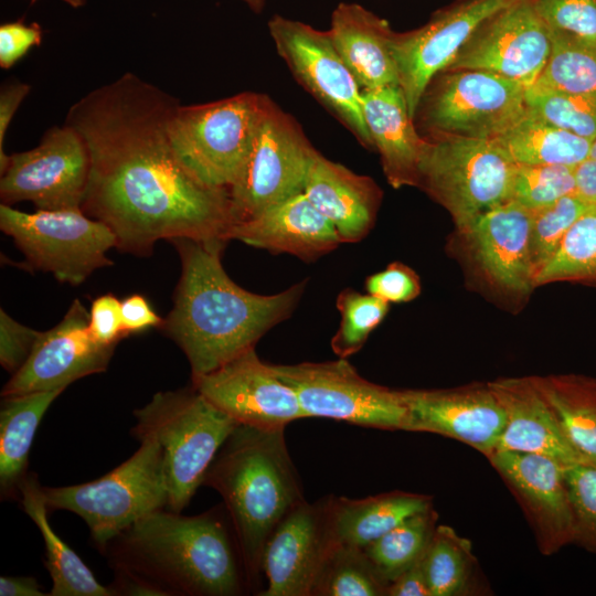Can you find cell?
I'll list each match as a JSON object with an SVG mask.
<instances>
[{"label": "cell", "mask_w": 596, "mask_h": 596, "mask_svg": "<svg viewBox=\"0 0 596 596\" xmlns=\"http://www.w3.org/2000/svg\"><path fill=\"white\" fill-rule=\"evenodd\" d=\"M533 381L571 444L596 466V381L579 376Z\"/></svg>", "instance_id": "1f68e13d"}, {"label": "cell", "mask_w": 596, "mask_h": 596, "mask_svg": "<svg viewBox=\"0 0 596 596\" xmlns=\"http://www.w3.org/2000/svg\"><path fill=\"white\" fill-rule=\"evenodd\" d=\"M89 311L79 299L49 331L41 332L23 365L1 395L65 390L72 382L106 371L117 344H103L89 331Z\"/></svg>", "instance_id": "ac0fdd59"}, {"label": "cell", "mask_w": 596, "mask_h": 596, "mask_svg": "<svg viewBox=\"0 0 596 596\" xmlns=\"http://www.w3.org/2000/svg\"><path fill=\"white\" fill-rule=\"evenodd\" d=\"M575 194L588 204L596 205V160L587 158L574 168Z\"/></svg>", "instance_id": "816d5d0a"}, {"label": "cell", "mask_w": 596, "mask_h": 596, "mask_svg": "<svg viewBox=\"0 0 596 596\" xmlns=\"http://www.w3.org/2000/svg\"><path fill=\"white\" fill-rule=\"evenodd\" d=\"M63 1L74 8L81 7L84 3V0H63Z\"/></svg>", "instance_id": "11a10c76"}, {"label": "cell", "mask_w": 596, "mask_h": 596, "mask_svg": "<svg viewBox=\"0 0 596 596\" xmlns=\"http://www.w3.org/2000/svg\"><path fill=\"white\" fill-rule=\"evenodd\" d=\"M329 498L297 504L266 542L262 572L267 587L260 596H312L323 564L334 546Z\"/></svg>", "instance_id": "d6986e66"}, {"label": "cell", "mask_w": 596, "mask_h": 596, "mask_svg": "<svg viewBox=\"0 0 596 596\" xmlns=\"http://www.w3.org/2000/svg\"><path fill=\"white\" fill-rule=\"evenodd\" d=\"M19 492L24 512L42 534L46 567L52 578L50 596H114L103 586L81 557L54 532L47 519V505L35 475H26Z\"/></svg>", "instance_id": "f1b7e54d"}, {"label": "cell", "mask_w": 596, "mask_h": 596, "mask_svg": "<svg viewBox=\"0 0 596 596\" xmlns=\"http://www.w3.org/2000/svg\"><path fill=\"white\" fill-rule=\"evenodd\" d=\"M136 438H153L163 454L169 510L181 512L202 486L220 448L240 425L194 386L156 393L134 412Z\"/></svg>", "instance_id": "5b68a950"}, {"label": "cell", "mask_w": 596, "mask_h": 596, "mask_svg": "<svg viewBox=\"0 0 596 596\" xmlns=\"http://www.w3.org/2000/svg\"><path fill=\"white\" fill-rule=\"evenodd\" d=\"M589 157L596 160V138L592 142Z\"/></svg>", "instance_id": "9f6ffc18"}, {"label": "cell", "mask_w": 596, "mask_h": 596, "mask_svg": "<svg viewBox=\"0 0 596 596\" xmlns=\"http://www.w3.org/2000/svg\"><path fill=\"white\" fill-rule=\"evenodd\" d=\"M269 100L264 94L245 92L211 103L178 104L168 129L179 161L201 183L230 190Z\"/></svg>", "instance_id": "52a82bcc"}, {"label": "cell", "mask_w": 596, "mask_h": 596, "mask_svg": "<svg viewBox=\"0 0 596 596\" xmlns=\"http://www.w3.org/2000/svg\"><path fill=\"white\" fill-rule=\"evenodd\" d=\"M526 88L486 71H441L424 91L414 121L429 138L494 139L524 111Z\"/></svg>", "instance_id": "9c48e42d"}, {"label": "cell", "mask_w": 596, "mask_h": 596, "mask_svg": "<svg viewBox=\"0 0 596 596\" xmlns=\"http://www.w3.org/2000/svg\"><path fill=\"white\" fill-rule=\"evenodd\" d=\"M313 150L297 123L269 100L246 162L228 190L236 222L302 193Z\"/></svg>", "instance_id": "7c38bea8"}, {"label": "cell", "mask_w": 596, "mask_h": 596, "mask_svg": "<svg viewBox=\"0 0 596 596\" xmlns=\"http://www.w3.org/2000/svg\"><path fill=\"white\" fill-rule=\"evenodd\" d=\"M525 104L547 123L582 138H596V100L533 84L526 88Z\"/></svg>", "instance_id": "f35d334b"}, {"label": "cell", "mask_w": 596, "mask_h": 596, "mask_svg": "<svg viewBox=\"0 0 596 596\" xmlns=\"http://www.w3.org/2000/svg\"><path fill=\"white\" fill-rule=\"evenodd\" d=\"M574 168L517 164L511 200L534 211L575 193Z\"/></svg>", "instance_id": "60d3db41"}, {"label": "cell", "mask_w": 596, "mask_h": 596, "mask_svg": "<svg viewBox=\"0 0 596 596\" xmlns=\"http://www.w3.org/2000/svg\"><path fill=\"white\" fill-rule=\"evenodd\" d=\"M284 430L240 424L220 448L202 483L224 500L251 587L262 572L270 534L305 501Z\"/></svg>", "instance_id": "277c9868"}, {"label": "cell", "mask_w": 596, "mask_h": 596, "mask_svg": "<svg viewBox=\"0 0 596 596\" xmlns=\"http://www.w3.org/2000/svg\"><path fill=\"white\" fill-rule=\"evenodd\" d=\"M272 368L295 391L306 417L405 430L407 407L401 391L365 380L347 359Z\"/></svg>", "instance_id": "8fae6325"}, {"label": "cell", "mask_w": 596, "mask_h": 596, "mask_svg": "<svg viewBox=\"0 0 596 596\" xmlns=\"http://www.w3.org/2000/svg\"><path fill=\"white\" fill-rule=\"evenodd\" d=\"M178 104L127 72L67 110L91 158L82 211L114 232L121 252L148 256L160 240L230 241L228 189L201 183L174 153L168 128Z\"/></svg>", "instance_id": "6da1fadb"}, {"label": "cell", "mask_w": 596, "mask_h": 596, "mask_svg": "<svg viewBox=\"0 0 596 596\" xmlns=\"http://www.w3.org/2000/svg\"><path fill=\"white\" fill-rule=\"evenodd\" d=\"M552 50L532 0H517L486 19L444 71H486L532 86Z\"/></svg>", "instance_id": "9a60e30c"}, {"label": "cell", "mask_w": 596, "mask_h": 596, "mask_svg": "<svg viewBox=\"0 0 596 596\" xmlns=\"http://www.w3.org/2000/svg\"><path fill=\"white\" fill-rule=\"evenodd\" d=\"M488 385L507 414V423L494 451L540 454L563 467L587 462L566 437L554 411L533 380L503 379Z\"/></svg>", "instance_id": "cb8c5ba5"}, {"label": "cell", "mask_w": 596, "mask_h": 596, "mask_svg": "<svg viewBox=\"0 0 596 596\" xmlns=\"http://www.w3.org/2000/svg\"><path fill=\"white\" fill-rule=\"evenodd\" d=\"M104 553L115 595L236 596L248 586L230 517L159 509L135 522Z\"/></svg>", "instance_id": "7a4b0ae2"}, {"label": "cell", "mask_w": 596, "mask_h": 596, "mask_svg": "<svg viewBox=\"0 0 596 596\" xmlns=\"http://www.w3.org/2000/svg\"><path fill=\"white\" fill-rule=\"evenodd\" d=\"M0 228L24 254L29 268L51 273L73 286L111 265L106 253L117 245L114 232L82 210L26 213L1 203Z\"/></svg>", "instance_id": "30bf717a"}, {"label": "cell", "mask_w": 596, "mask_h": 596, "mask_svg": "<svg viewBox=\"0 0 596 596\" xmlns=\"http://www.w3.org/2000/svg\"><path fill=\"white\" fill-rule=\"evenodd\" d=\"M121 301L113 294L95 298L89 309V331L103 344H117L126 334L121 326Z\"/></svg>", "instance_id": "bcb514c9"}, {"label": "cell", "mask_w": 596, "mask_h": 596, "mask_svg": "<svg viewBox=\"0 0 596 596\" xmlns=\"http://www.w3.org/2000/svg\"><path fill=\"white\" fill-rule=\"evenodd\" d=\"M340 323L331 339V349L341 359L361 350L371 332L389 311V302L371 294L352 288L340 291L337 298Z\"/></svg>", "instance_id": "74e56055"}, {"label": "cell", "mask_w": 596, "mask_h": 596, "mask_svg": "<svg viewBox=\"0 0 596 596\" xmlns=\"http://www.w3.org/2000/svg\"><path fill=\"white\" fill-rule=\"evenodd\" d=\"M550 32L596 41V0H532Z\"/></svg>", "instance_id": "7bdbcfd3"}, {"label": "cell", "mask_w": 596, "mask_h": 596, "mask_svg": "<svg viewBox=\"0 0 596 596\" xmlns=\"http://www.w3.org/2000/svg\"><path fill=\"white\" fill-rule=\"evenodd\" d=\"M492 140L515 164L572 168L589 158L593 142L547 123L528 106Z\"/></svg>", "instance_id": "f546056e"}, {"label": "cell", "mask_w": 596, "mask_h": 596, "mask_svg": "<svg viewBox=\"0 0 596 596\" xmlns=\"http://www.w3.org/2000/svg\"><path fill=\"white\" fill-rule=\"evenodd\" d=\"M139 440L140 447L130 458L96 480L42 487L47 508L79 515L103 552L127 528L169 503L161 447L151 437Z\"/></svg>", "instance_id": "8992f818"}, {"label": "cell", "mask_w": 596, "mask_h": 596, "mask_svg": "<svg viewBox=\"0 0 596 596\" xmlns=\"http://www.w3.org/2000/svg\"><path fill=\"white\" fill-rule=\"evenodd\" d=\"M532 221V210L509 200L482 213L465 233L486 274L499 286L520 294L534 286Z\"/></svg>", "instance_id": "7402d4cb"}, {"label": "cell", "mask_w": 596, "mask_h": 596, "mask_svg": "<svg viewBox=\"0 0 596 596\" xmlns=\"http://www.w3.org/2000/svg\"><path fill=\"white\" fill-rule=\"evenodd\" d=\"M592 206L574 193L533 211L531 263L534 279L554 255L570 227Z\"/></svg>", "instance_id": "ab89813d"}, {"label": "cell", "mask_w": 596, "mask_h": 596, "mask_svg": "<svg viewBox=\"0 0 596 596\" xmlns=\"http://www.w3.org/2000/svg\"><path fill=\"white\" fill-rule=\"evenodd\" d=\"M194 386L238 424L258 428H285L306 417L297 394L262 361L255 348L220 368L191 379Z\"/></svg>", "instance_id": "e0dca14e"}, {"label": "cell", "mask_w": 596, "mask_h": 596, "mask_svg": "<svg viewBox=\"0 0 596 596\" xmlns=\"http://www.w3.org/2000/svg\"><path fill=\"white\" fill-rule=\"evenodd\" d=\"M304 194L333 225L342 243H356L368 235L381 200L371 178L354 173L316 149L309 159Z\"/></svg>", "instance_id": "d4e9b609"}, {"label": "cell", "mask_w": 596, "mask_h": 596, "mask_svg": "<svg viewBox=\"0 0 596 596\" xmlns=\"http://www.w3.org/2000/svg\"><path fill=\"white\" fill-rule=\"evenodd\" d=\"M488 458L528 505L547 552L574 542L562 465L540 454L513 450H497Z\"/></svg>", "instance_id": "44dd1931"}, {"label": "cell", "mask_w": 596, "mask_h": 596, "mask_svg": "<svg viewBox=\"0 0 596 596\" xmlns=\"http://www.w3.org/2000/svg\"><path fill=\"white\" fill-rule=\"evenodd\" d=\"M243 1L246 2L255 11H259L263 8L264 2H265V0H243Z\"/></svg>", "instance_id": "db71d44e"}, {"label": "cell", "mask_w": 596, "mask_h": 596, "mask_svg": "<svg viewBox=\"0 0 596 596\" xmlns=\"http://www.w3.org/2000/svg\"><path fill=\"white\" fill-rule=\"evenodd\" d=\"M361 107L373 148L393 188L418 185L427 138L421 136L400 86L361 91Z\"/></svg>", "instance_id": "484cf974"}, {"label": "cell", "mask_w": 596, "mask_h": 596, "mask_svg": "<svg viewBox=\"0 0 596 596\" xmlns=\"http://www.w3.org/2000/svg\"><path fill=\"white\" fill-rule=\"evenodd\" d=\"M562 279L596 280V205L570 227L554 255L535 276L534 285Z\"/></svg>", "instance_id": "d590c367"}, {"label": "cell", "mask_w": 596, "mask_h": 596, "mask_svg": "<svg viewBox=\"0 0 596 596\" xmlns=\"http://www.w3.org/2000/svg\"><path fill=\"white\" fill-rule=\"evenodd\" d=\"M1 596H44L40 584L30 576H1L0 577Z\"/></svg>", "instance_id": "f5cc1de1"}, {"label": "cell", "mask_w": 596, "mask_h": 596, "mask_svg": "<svg viewBox=\"0 0 596 596\" xmlns=\"http://www.w3.org/2000/svg\"><path fill=\"white\" fill-rule=\"evenodd\" d=\"M470 546L453 529H435L423 556L432 596H453L464 590L469 575Z\"/></svg>", "instance_id": "8d00e7d4"}, {"label": "cell", "mask_w": 596, "mask_h": 596, "mask_svg": "<svg viewBox=\"0 0 596 596\" xmlns=\"http://www.w3.org/2000/svg\"><path fill=\"white\" fill-rule=\"evenodd\" d=\"M365 289L387 302H406L417 297L421 286L418 277L411 268L393 263L384 270L369 276Z\"/></svg>", "instance_id": "f6af8a7d"}, {"label": "cell", "mask_w": 596, "mask_h": 596, "mask_svg": "<svg viewBox=\"0 0 596 596\" xmlns=\"http://www.w3.org/2000/svg\"><path fill=\"white\" fill-rule=\"evenodd\" d=\"M435 521L436 514L432 509L417 513L363 550L383 577L391 583L423 557L436 529Z\"/></svg>", "instance_id": "e575fe53"}, {"label": "cell", "mask_w": 596, "mask_h": 596, "mask_svg": "<svg viewBox=\"0 0 596 596\" xmlns=\"http://www.w3.org/2000/svg\"><path fill=\"white\" fill-rule=\"evenodd\" d=\"M121 326L127 336L139 333L149 328H160L163 319L153 310L148 300L134 294L121 300Z\"/></svg>", "instance_id": "c3c4849f"}, {"label": "cell", "mask_w": 596, "mask_h": 596, "mask_svg": "<svg viewBox=\"0 0 596 596\" xmlns=\"http://www.w3.org/2000/svg\"><path fill=\"white\" fill-rule=\"evenodd\" d=\"M550 34L551 54L534 84L596 100V41Z\"/></svg>", "instance_id": "836d02e7"}, {"label": "cell", "mask_w": 596, "mask_h": 596, "mask_svg": "<svg viewBox=\"0 0 596 596\" xmlns=\"http://www.w3.org/2000/svg\"><path fill=\"white\" fill-rule=\"evenodd\" d=\"M574 517V542L596 553V466L577 462L563 467Z\"/></svg>", "instance_id": "b9f144b4"}, {"label": "cell", "mask_w": 596, "mask_h": 596, "mask_svg": "<svg viewBox=\"0 0 596 596\" xmlns=\"http://www.w3.org/2000/svg\"><path fill=\"white\" fill-rule=\"evenodd\" d=\"M407 407L406 432L434 433L462 441L487 457L496 450L507 414L490 389L401 391Z\"/></svg>", "instance_id": "ffe728a7"}, {"label": "cell", "mask_w": 596, "mask_h": 596, "mask_svg": "<svg viewBox=\"0 0 596 596\" xmlns=\"http://www.w3.org/2000/svg\"><path fill=\"white\" fill-rule=\"evenodd\" d=\"M170 242L180 256L181 276L160 329L187 355L191 379L255 348L267 331L290 317L306 289L302 280L274 295L247 291L223 268L226 242Z\"/></svg>", "instance_id": "3957f363"}, {"label": "cell", "mask_w": 596, "mask_h": 596, "mask_svg": "<svg viewBox=\"0 0 596 596\" xmlns=\"http://www.w3.org/2000/svg\"><path fill=\"white\" fill-rule=\"evenodd\" d=\"M336 543L365 547L412 515L432 509L426 496L390 492L363 499L328 496Z\"/></svg>", "instance_id": "83f0119b"}, {"label": "cell", "mask_w": 596, "mask_h": 596, "mask_svg": "<svg viewBox=\"0 0 596 596\" xmlns=\"http://www.w3.org/2000/svg\"><path fill=\"white\" fill-rule=\"evenodd\" d=\"M517 0H459L435 12L418 29L395 33L392 54L400 87L414 119L432 78L444 71L473 31L490 15Z\"/></svg>", "instance_id": "2e32d148"}, {"label": "cell", "mask_w": 596, "mask_h": 596, "mask_svg": "<svg viewBox=\"0 0 596 596\" xmlns=\"http://www.w3.org/2000/svg\"><path fill=\"white\" fill-rule=\"evenodd\" d=\"M276 50L296 79L368 148H373L361 107V89L329 31L274 15L268 22Z\"/></svg>", "instance_id": "5bb4252c"}, {"label": "cell", "mask_w": 596, "mask_h": 596, "mask_svg": "<svg viewBox=\"0 0 596 596\" xmlns=\"http://www.w3.org/2000/svg\"><path fill=\"white\" fill-rule=\"evenodd\" d=\"M42 40L41 28L21 21L4 23L0 26V66L10 68L26 52Z\"/></svg>", "instance_id": "7dc6e473"}, {"label": "cell", "mask_w": 596, "mask_h": 596, "mask_svg": "<svg viewBox=\"0 0 596 596\" xmlns=\"http://www.w3.org/2000/svg\"><path fill=\"white\" fill-rule=\"evenodd\" d=\"M426 138L418 185L449 211L461 232L511 200L517 164L492 139Z\"/></svg>", "instance_id": "ba28073f"}, {"label": "cell", "mask_w": 596, "mask_h": 596, "mask_svg": "<svg viewBox=\"0 0 596 596\" xmlns=\"http://www.w3.org/2000/svg\"><path fill=\"white\" fill-rule=\"evenodd\" d=\"M386 595L432 596L424 570L423 557L407 567L390 583Z\"/></svg>", "instance_id": "f907efd6"}, {"label": "cell", "mask_w": 596, "mask_h": 596, "mask_svg": "<svg viewBox=\"0 0 596 596\" xmlns=\"http://www.w3.org/2000/svg\"><path fill=\"white\" fill-rule=\"evenodd\" d=\"M31 86L21 82H12L2 86L0 92V171L7 164L9 155H6L4 139L8 127L20 104L26 97Z\"/></svg>", "instance_id": "681fc988"}, {"label": "cell", "mask_w": 596, "mask_h": 596, "mask_svg": "<svg viewBox=\"0 0 596 596\" xmlns=\"http://www.w3.org/2000/svg\"><path fill=\"white\" fill-rule=\"evenodd\" d=\"M328 31L361 91L400 86L392 54L394 32L386 20L359 3L341 2Z\"/></svg>", "instance_id": "4316f807"}, {"label": "cell", "mask_w": 596, "mask_h": 596, "mask_svg": "<svg viewBox=\"0 0 596 596\" xmlns=\"http://www.w3.org/2000/svg\"><path fill=\"white\" fill-rule=\"evenodd\" d=\"M228 238L305 262H313L342 243L333 225L304 192L234 223Z\"/></svg>", "instance_id": "603a6c76"}, {"label": "cell", "mask_w": 596, "mask_h": 596, "mask_svg": "<svg viewBox=\"0 0 596 596\" xmlns=\"http://www.w3.org/2000/svg\"><path fill=\"white\" fill-rule=\"evenodd\" d=\"M1 172V203L32 202L38 210H82L91 158L79 132L65 124L47 129L40 143L9 155Z\"/></svg>", "instance_id": "4fadbf2b"}, {"label": "cell", "mask_w": 596, "mask_h": 596, "mask_svg": "<svg viewBox=\"0 0 596 596\" xmlns=\"http://www.w3.org/2000/svg\"><path fill=\"white\" fill-rule=\"evenodd\" d=\"M41 331L21 324L0 309V363L15 373L32 352Z\"/></svg>", "instance_id": "ee69618b"}, {"label": "cell", "mask_w": 596, "mask_h": 596, "mask_svg": "<svg viewBox=\"0 0 596 596\" xmlns=\"http://www.w3.org/2000/svg\"><path fill=\"white\" fill-rule=\"evenodd\" d=\"M389 585L363 549L336 543L312 596H380L386 595Z\"/></svg>", "instance_id": "d6a6232c"}, {"label": "cell", "mask_w": 596, "mask_h": 596, "mask_svg": "<svg viewBox=\"0 0 596 596\" xmlns=\"http://www.w3.org/2000/svg\"><path fill=\"white\" fill-rule=\"evenodd\" d=\"M64 390L3 396L0 409V488L15 496L26 476L28 456L42 417Z\"/></svg>", "instance_id": "4dcf8cb0"}]
</instances>
